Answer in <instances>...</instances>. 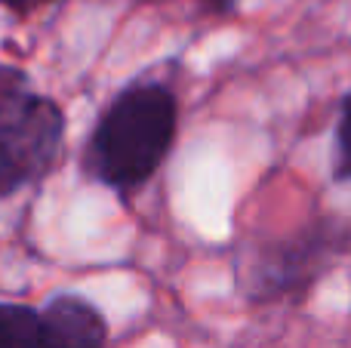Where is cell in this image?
<instances>
[{"instance_id": "6", "label": "cell", "mask_w": 351, "mask_h": 348, "mask_svg": "<svg viewBox=\"0 0 351 348\" xmlns=\"http://www.w3.org/2000/svg\"><path fill=\"white\" fill-rule=\"evenodd\" d=\"M333 182L351 185V86L339 102L333 127Z\"/></svg>"}, {"instance_id": "4", "label": "cell", "mask_w": 351, "mask_h": 348, "mask_svg": "<svg viewBox=\"0 0 351 348\" xmlns=\"http://www.w3.org/2000/svg\"><path fill=\"white\" fill-rule=\"evenodd\" d=\"M43 348H105L111 327L105 312L84 293L62 290L37 308Z\"/></svg>"}, {"instance_id": "5", "label": "cell", "mask_w": 351, "mask_h": 348, "mask_svg": "<svg viewBox=\"0 0 351 348\" xmlns=\"http://www.w3.org/2000/svg\"><path fill=\"white\" fill-rule=\"evenodd\" d=\"M0 348H43L37 308L25 302H0Z\"/></svg>"}, {"instance_id": "8", "label": "cell", "mask_w": 351, "mask_h": 348, "mask_svg": "<svg viewBox=\"0 0 351 348\" xmlns=\"http://www.w3.org/2000/svg\"><path fill=\"white\" fill-rule=\"evenodd\" d=\"M206 6H210L216 16H228V12H234V6H237V0H204Z\"/></svg>"}, {"instance_id": "1", "label": "cell", "mask_w": 351, "mask_h": 348, "mask_svg": "<svg viewBox=\"0 0 351 348\" xmlns=\"http://www.w3.org/2000/svg\"><path fill=\"white\" fill-rule=\"evenodd\" d=\"M176 136L179 96L167 80L142 74L96 114L80 151L84 176L121 197H133L167 164Z\"/></svg>"}, {"instance_id": "2", "label": "cell", "mask_w": 351, "mask_h": 348, "mask_svg": "<svg viewBox=\"0 0 351 348\" xmlns=\"http://www.w3.org/2000/svg\"><path fill=\"white\" fill-rule=\"evenodd\" d=\"M351 253V219L317 216L268 240H256L237 262L241 293L256 306L302 302Z\"/></svg>"}, {"instance_id": "7", "label": "cell", "mask_w": 351, "mask_h": 348, "mask_svg": "<svg viewBox=\"0 0 351 348\" xmlns=\"http://www.w3.org/2000/svg\"><path fill=\"white\" fill-rule=\"evenodd\" d=\"M56 3V0H0V6H3L6 12H12V16H31V12L43 10V6Z\"/></svg>"}, {"instance_id": "3", "label": "cell", "mask_w": 351, "mask_h": 348, "mask_svg": "<svg viewBox=\"0 0 351 348\" xmlns=\"http://www.w3.org/2000/svg\"><path fill=\"white\" fill-rule=\"evenodd\" d=\"M68 117L31 86L19 65L0 62V201L40 185L59 166Z\"/></svg>"}]
</instances>
